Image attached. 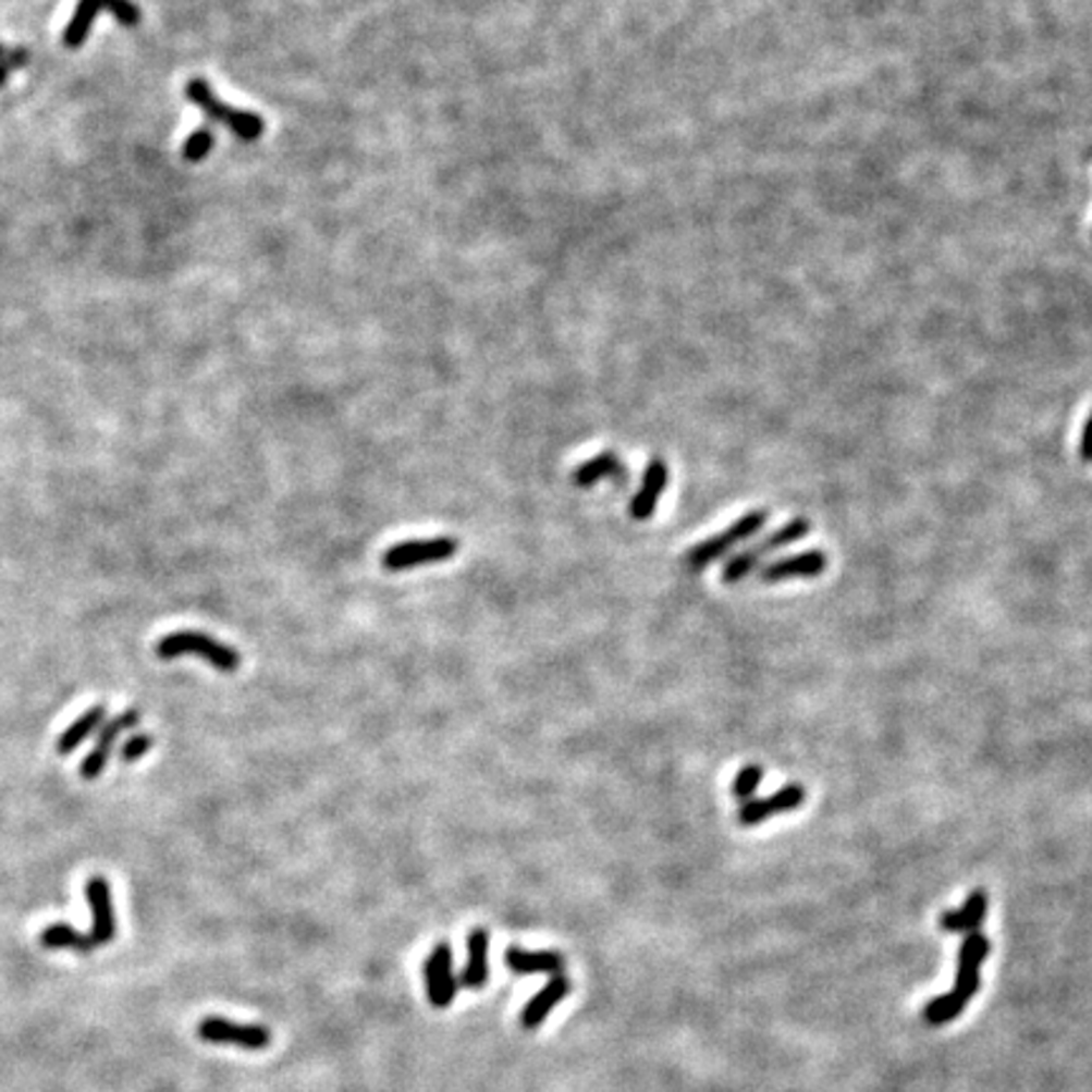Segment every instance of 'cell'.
<instances>
[{
    "mask_svg": "<svg viewBox=\"0 0 1092 1092\" xmlns=\"http://www.w3.org/2000/svg\"><path fill=\"white\" fill-rule=\"evenodd\" d=\"M1080 458L1092 461V415L1085 422V430H1082V443H1080Z\"/></svg>",
    "mask_w": 1092,
    "mask_h": 1092,
    "instance_id": "25",
    "label": "cell"
},
{
    "mask_svg": "<svg viewBox=\"0 0 1092 1092\" xmlns=\"http://www.w3.org/2000/svg\"><path fill=\"white\" fill-rule=\"evenodd\" d=\"M3 57H5V49H3V46H0V59H3Z\"/></svg>",
    "mask_w": 1092,
    "mask_h": 1092,
    "instance_id": "26",
    "label": "cell"
},
{
    "mask_svg": "<svg viewBox=\"0 0 1092 1092\" xmlns=\"http://www.w3.org/2000/svg\"><path fill=\"white\" fill-rule=\"evenodd\" d=\"M809 531H812V524H809L807 518H792V522L784 524L782 529H776L769 533L766 539H761L757 547H749L746 552L731 556L724 572H721V579L728 585L741 582L744 577H749V572L761 567V560H764L766 554L780 552V549L795 544V541L805 539Z\"/></svg>",
    "mask_w": 1092,
    "mask_h": 1092,
    "instance_id": "4",
    "label": "cell"
},
{
    "mask_svg": "<svg viewBox=\"0 0 1092 1092\" xmlns=\"http://www.w3.org/2000/svg\"><path fill=\"white\" fill-rule=\"evenodd\" d=\"M455 552H458V541L451 537L397 541L382 554V567L388 572H405L420 567V564L445 562L455 556Z\"/></svg>",
    "mask_w": 1092,
    "mask_h": 1092,
    "instance_id": "7",
    "label": "cell"
},
{
    "mask_svg": "<svg viewBox=\"0 0 1092 1092\" xmlns=\"http://www.w3.org/2000/svg\"><path fill=\"white\" fill-rule=\"evenodd\" d=\"M155 655L160 660L198 655L203 660H208V663L220 673H235L241 665V655L235 653L231 646H225V642L210 638V635H206V633H195V630H177V633L164 635V638L157 642Z\"/></svg>",
    "mask_w": 1092,
    "mask_h": 1092,
    "instance_id": "3",
    "label": "cell"
},
{
    "mask_svg": "<svg viewBox=\"0 0 1092 1092\" xmlns=\"http://www.w3.org/2000/svg\"><path fill=\"white\" fill-rule=\"evenodd\" d=\"M766 516H769L766 511H761V508L749 511V514L741 516L731 526H726V529L716 533V537H711V539L701 541V544H696L686 554V567L694 569V572L705 569L711 562L721 560V556L728 554L731 549L741 544V541H749L753 533H759L761 526L766 524Z\"/></svg>",
    "mask_w": 1092,
    "mask_h": 1092,
    "instance_id": "5",
    "label": "cell"
},
{
    "mask_svg": "<svg viewBox=\"0 0 1092 1092\" xmlns=\"http://www.w3.org/2000/svg\"><path fill=\"white\" fill-rule=\"evenodd\" d=\"M615 476H623V463H619L617 455L610 453V451L585 461L582 466H577L575 474H572V478H575V483L579 486V489H592L594 483L604 481V478H615Z\"/></svg>",
    "mask_w": 1092,
    "mask_h": 1092,
    "instance_id": "20",
    "label": "cell"
},
{
    "mask_svg": "<svg viewBox=\"0 0 1092 1092\" xmlns=\"http://www.w3.org/2000/svg\"><path fill=\"white\" fill-rule=\"evenodd\" d=\"M992 944L984 933H969L964 938L961 948H958V971H956V984L950 992L936 996V999L925 1004L923 1019L925 1024L931 1027H944L950 1024L961 1011L966 1009L973 996L979 992L981 984V964L986 961Z\"/></svg>",
    "mask_w": 1092,
    "mask_h": 1092,
    "instance_id": "1",
    "label": "cell"
},
{
    "mask_svg": "<svg viewBox=\"0 0 1092 1092\" xmlns=\"http://www.w3.org/2000/svg\"><path fill=\"white\" fill-rule=\"evenodd\" d=\"M761 780H764V769H761L759 764H746L741 772L736 774L731 792H734V797L738 801H749L753 797V792L759 789Z\"/></svg>",
    "mask_w": 1092,
    "mask_h": 1092,
    "instance_id": "23",
    "label": "cell"
},
{
    "mask_svg": "<svg viewBox=\"0 0 1092 1092\" xmlns=\"http://www.w3.org/2000/svg\"><path fill=\"white\" fill-rule=\"evenodd\" d=\"M105 721H107V705L105 703H97V705H91L89 711H84L82 716H78L72 726H69L64 734L59 736V741H57V751L61 753V757H69V753H74L78 746H82L86 738H89L91 734H97V731L105 726Z\"/></svg>",
    "mask_w": 1092,
    "mask_h": 1092,
    "instance_id": "19",
    "label": "cell"
},
{
    "mask_svg": "<svg viewBox=\"0 0 1092 1092\" xmlns=\"http://www.w3.org/2000/svg\"><path fill=\"white\" fill-rule=\"evenodd\" d=\"M213 147H216L213 132L210 130L193 132V135L187 137L185 145H183V160L185 162H203L210 152H213Z\"/></svg>",
    "mask_w": 1092,
    "mask_h": 1092,
    "instance_id": "22",
    "label": "cell"
},
{
    "mask_svg": "<svg viewBox=\"0 0 1092 1092\" xmlns=\"http://www.w3.org/2000/svg\"><path fill=\"white\" fill-rule=\"evenodd\" d=\"M986 910H989V895L984 887H977V891H971L969 898H966L956 910H946V913L941 916V929L946 933H966V936H969V933H977L981 929V923H984L986 918Z\"/></svg>",
    "mask_w": 1092,
    "mask_h": 1092,
    "instance_id": "18",
    "label": "cell"
},
{
    "mask_svg": "<svg viewBox=\"0 0 1092 1092\" xmlns=\"http://www.w3.org/2000/svg\"><path fill=\"white\" fill-rule=\"evenodd\" d=\"M187 99L193 101L195 107L203 109V114L208 120H213L216 124H223L233 132L235 137L243 139V143H256V139L263 137L266 122L254 112H243V109H233L220 101L213 89H210L206 78H191L185 86Z\"/></svg>",
    "mask_w": 1092,
    "mask_h": 1092,
    "instance_id": "2",
    "label": "cell"
},
{
    "mask_svg": "<svg viewBox=\"0 0 1092 1092\" xmlns=\"http://www.w3.org/2000/svg\"><path fill=\"white\" fill-rule=\"evenodd\" d=\"M466 950H468V961L461 971V984L470 989V992H478V989H483L491 979V966H489L491 931L483 929V925H476L466 938Z\"/></svg>",
    "mask_w": 1092,
    "mask_h": 1092,
    "instance_id": "16",
    "label": "cell"
},
{
    "mask_svg": "<svg viewBox=\"0 0 1092 1092\" xmlns=\"http://www.w3.org/2000/svg\"><path fill=\"white\" fill-rule=\"evenodd\" d=\"M504 964L508 966L511 973L516 977H560L564 971V956L554 948H539V950H526L522 946H508L504 954Z\"/></svg>",
    "mask_w": 1092,
    "mask_h": 1092,
    "instance_id": "13",
    "label": "cell"
},
{
    "mask_svg": "<svg viewBox=\"0 0 1092 1092\" xmlns=\"http://www.w3.org/2000/svg\"><path fill=\"white\" fill-rule=\"evenodd\" d=\"M109 11L114 13V19L122 23L124 28H135L143 21V11L132 3V0H78L74 8L72 21L64 30V46L66 49H82L86 36H89L91 23L97 19V13Z\"/></svg>",
    "mask_w": 1092,
    "mask_h": 1092,
    "instance_id": "6",
    "label": "cell"
},
{
    "mask_svg": "<svg viewBox=\"0 0 1092 1092\" xmlns=\"http://www.w3.org/2000/svg\"><path fill=\"white\" fill-rule=\"evenodd\" d=\"M824 567H827V556L820 549H809V552H801L795 556H787V560H776L772 564H761V582H787V579L795 577H820Z\"/></svg>",
    "mask_w": 1092,
    "mask_h": 1092,
    "instance_id": "15",
    "label": "cell"
},
{
    "mask_svg": "<svg viewBox=\"0 0 1092 1092\" xmlns=\"http://www.w3.org/2000/svg\"><path fill=\"white\" fill-rule=\"evenodd\" d=\"M152 744H155V738L149 736V734H137V736H132V738H127V741L122 744V749H120V759L124 761V764H135V761H139L143 757H147L149 749H152Z\"/></svg>",
    "mask_w": 1092,
    "mask_h": 1092,
    "instance_id": "24",
    "label": "cell"
},
{
    "mask_svg": "<svg viewBox=\"0 0 1092 1092\" xmlns=\"http://www.w3.org/2000/svg\"><path fill=\"white\" fill-rule=\"evenodd\" d=\"M139 719H143L139 716V711L130 709V711L120 713V716H114L112 721H105V726L97 731V744H94V749L86 753L82 766H78L82 780H86V782L99 780L101 772H105L107 764H109V757H112L116 738H120L124 731L137 728Z\"/></svg>",
    "mask_w": 1092,
    "mask_h": 1092,
    "instance_id": "10",
    "label": "cell"
},
{
    "mask_svg": "<svg viewBox=\"0 0 1092 1092\" xmlns=\"http://www.w3.org/2000/svg\"><path fill=\"white\" fill-rule=\"evenodd\" d=\"M422 979H426V994L430 1007L445 1009L455 1002L461 981L455 979L453 971V946L447 941H440L433 946L426 961H422Z\"/></svg>",
    "mask_w": 1092,
    "mask_h": 1092,
    "instance_id": "8",
    "label": "cell"
},
{
    "mask_svg": "<svg viewBox=\"0 0 1092 1092\" xmlns=\"http://www.w3.org/2000/svg\"><path fill=\"white\" fill-rule=\"evenodd\" d=\"M569 992H572V981L564 977V973L549 979L547 984L541 986V992L533 994L531 999L526 1002L522 1015H518V1021H522V1027L526 1029V1032H533V1029H539L541 1024H544L547 1017L552 1015L556 1004H562L564 999H567Z\"/></svg>",
    "mask_w": 1092,
    "mask_h": 1092,
    "instance_id": "14",
    "label": "cell"
},
{
    "mask_svg": "<svg viewBox=\"0 0 1092 1092\" xmlns=\"http://www.w3.org/2000/svg\"><path fill=\"white\" fill-rule=\"evenodd\" d=\"M805 801H807V792H805V787H801V784H797V782L784 784V787L780 792H774L772 797L744 801L741 809H738V824H744V827H753V824L772 820V817H776V814L795 812V809H799L801 805H805Z\"/></svg>",
    "mask_w": 1092,
    "mask_h": 1092,
    "instance_id": "11",
    "label": "cell"
},
{
    "mask_svg": "<svg viewBox=\"0 0 1092 1092\" xmlns=\"http://www.w3.org/2000/svg\"><path fill=\"white\" fill-rule=\"evenodd\" d=\"M86 900H89L94 916V925L89 931L91 946H107L116 936V918L112 906V887H109L105 878H91L86 883Z\"/></svg>",
    "mask_w": 1092,
    "mask_h": 1092,
    "instance_id": "12",
    "label": "cell"
},
{
    "mask_svg": "<svg viewBox=\"0 0 1092 1092\" xmlns=\"http://www.w3.org/2000/svg\"><path fill=\"white\" fill-rule=\"evenodd\" d=\"M667 486V466L663 458H650L642 474V486L630 501V516L635 522H648L655 514V506Z\"/></svg>",
    "mask_w": 1092,
    "mask_h": 1092,
    "instance_id": "17",
    "label": "cell"
},
{
    "mask_svg": "<svg viewBox=\"0 0 1092 1092\" xmlns=\"http://www.w3.org/2000/svg\"><path fill=\"white\" fill-rule=\"evenodd\" d=\"M198 1036L208 1044H235L243 1050H266L271 1044V1029L261 1024H238L223 1017H206L198 1024Z\"/></svg>",
    "mask_w": 1092,
    "mask_h": 1092,
    "instance_id": "9",
    "label": "cell"
},
{
    "mask_svg": "<svg viewBox=\"0 0 1092 1092\" xmlns=\"http://www.w3.org/2000/svg\"><path fill=\"white\" fill-rule=\"evenodd\" d=\"M38 941H41V946L49 948V950L74 948V950H78V954H91L94 950L89 933L76 931L74 925H69V923L46 925V929L41 931V936H38Z\"/></svg>",
    "mask_w": 1092,
    "mask_h": 1092,
    "instance_id": "21",
    "label": "cell"
}]
</instances>
